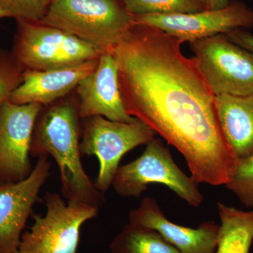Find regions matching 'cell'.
<instances>
[{"instance_id":"obj_1","label":"cell","mask_w":253,"mask_h":253,"mask_svg":"<svg viewBox=\"0 0 253 253\" xmlns=\"http://www.w3.org/2000/svg\"><path fill=\"white\" fill-rule=\"evenodd\" d=\"M184 42L135 24L112 53L125 109L172 145L198 184L225 186L238 160L221 129L215 95Z\"/></svg>"},{"instance_id":"obj_2","label":"cell","mask_w":253,"mask_h":253,"mask_svg":"<svg viewBox=\"0 0 253 253\" xmlns=\"http://www.w3.org/2000/svg\"><path fill=\"white\" fill-rule=\"evenodd\" d=\"M78 105L62 101L41 111L32 139L31 155L51 156L59 168L61 194L68 201L101 208L104 194L86 174L80 149L81 126Z\"/></svg>"},{"instance_id":"obj_3","label":"cell","mask_w":253,"mask_h":253,"mask_svg":"<svg viewBox=\"0 0 253 253\" xmlns=\"http://www.w3.org/2000/svg\"><path fill=\"white\" fill-rule=\"evenodd\" d=\"M40 23L66 32L104 54L112 52L135 20L123 0H53Z\"/></svg>"},{"instance_id":"obj_4","label":"cell","mask_w":253,"mask_h":253,"mask_svg":"<svg viewBox=\"0 0 253 253\" xmlns=\"http://www.w3.org/2000/svg\"><path fill=\"white\" fill-rule=\"evenodd\" d=\"M150 184L167 186L193 207L204 204L197 183L178 167L168 148L156 138L146 144L139 157L119 166L111 186L122 197L137 199Z\"/></svg>"},{"instance_id":"obj_5","label":"cell","mask_w":253,"mask_h":253,"mask_svg":"<svg viewBox=\"0 0 253 253\" xmlns=\"http://www.w3.org/2000/svg\"><path fill=\"white\" fill-rule=\"evenodd\" d=\"M13 57L23 68L46 71L99 59L100 50L76 37L40 22L17 21Z\"/></svg>"},{"instance_id":"obj_6","label":"cell","mask_w":253,"mask_h":253,"mask_svg":"<svg viewBox=\"0 0 253 253\" xmlns=\"http://www.w3.org/2000/svg\"><path fill=\"white\" fill-rule=\"evenodd\" d=\"M46 212L34 214V223L21 236L16 253H77L82 226L97 217L99 208L66 202L57 193L44 196Z\"/></svg>"},{"instance_id":"obj_7","label":"cell","mask_w":253,"mask_h":253,"mask_svg":"<svg viewBox=\"0 0 253 253\" xmlns=\"http://www.w3.org/2000/svg\"><path fill=\"white\" fill-rule=\"evenodd\" d=\"M80 149L82 156H94L99 161L96 189L105 194L124 155L154 139L156 133L139 119L131 123L110 121L102 116L84 119Z\"/></svg>"},{"instance_id":"obj_8","label":"cell","mask_w":253,"mask_h":253,"mask_svg":"<svg viewBox=\"0 0 253 253\" xmlns=\"http://www.w3.org/2000/svg\"><path fill=\"white\" fill-rule=\"evenodd\" d=\"M201 72L215 96L253 94V54L226 35L190 43Z\"/></svg>"},{"instance_id":"obj_9","label":"cell","mask_w":253,"mask_h":253,"mask_svg":"<svg viewBox=\"0 0 253 253\" xmlns=\"http://www.w3.org/2000/svg\"><path fill=\"white\" fill-rule=\"evenodd\" d=\"M134 20L135 24L158 28L184 43H191L237 29L253 28V9L235 0L219 9L187 14L141 15L134 16Z\"/></svg>"},{"instance_id":"obj_10","label":"cell","mask_w":253,"mask_h":253,"mask_svg":"<svg viewBox=\"0 0 253 253\" xmlns=\"http://www.w3.org/2000/svg\"><path fill=\"white\" fill-rule=\"evenodd\" d=\"M42 109L9 101L0 109V182H18L31 174L32 139Z\"/></svg>"},{"instance_id":"obj_11","label":"cell","mask_w":253,"mask_h":253,"mask_svg":"<svg viewBox=\"0 0 253 253\" xmlns=\"http://www.w3.org/2000/svg\"><path fill=\"white\" fill-rule=\"evenodd\" d=\"M49 156L38 158L24 180L0 182V253H16L23 229L51 170Z\"/></svg>"},{"instance_id":"obj_12","label":"cell","mask_w":253,"mask_h":253,"mask_svg":"<svg viewBox=\"0 0 253 253\" xmlns=\"http://www.w3.org/2000/svg\"><path fill=\"white\" fill-rule=\"evenodd\" d=\"M76 89L80 99V118L102 116L121 123L135 121L136 118L129 116L125 109L118 81L117 63L112 52L101 54L96 69L84 78Z\"/></svg>"},{"instance_id":"obj_13","label":"cell","mask_w":253,"mask_h":253,"mask_svg":"<svg viewBox=\"0 0 253 253\" xmlns=\"http://www.w3.org/2000/svg\"><path fill=\"white\" fill-rule=\"evenodd\" d=\"M129 223L157 231L182 253H215L219 226L206 221L196 229L173 223L166 217L161 206L146 196L129 213Z\"/></svg>"},{"instance_id":"obj_14","label":"cell","mask_w":253,"mask_h":253,"mask_svg":"<svg viewBox=\"0 0 253 253\" xmlns=\"http://www.w3.org/2000/svg\"><path fill=\"white\" fill-rule=\"evenodd\" d=\"M99 59L70 67L46 71H23L22 81L9 96V102L18 105L48 106L77 87L96 69Z\"/></svg>"},{"instance_id":"obj_15","label":"cell","mask_w":253,"mask_h":253,"mask_svg":"<svg viewBox=\"0 0 253 253\" xmlns=\"http://www.w3.org/2000/svg\"><path fill=\"white\" fill-rule=\"evenodd\" d=\"M221 129L239 158L253 155V94L215 96Z\"/></svg>"},{"instance_id":"obj_16","label":"cell","mask_w":253,"mask_h":253,"mask_svg":"<svg viewBox=\"0 0 253 253\" xmlns=\"http://www.w3.org/2000/svg\"><path fill=\"white\" fill-rule=\"evenodd\" d=\"M221 224L215 253H249L253 241V211L218 203Z\"/></svg>"},{"instance_id":"obj_17","label":"cell","mask_w":253,"mask_h":253,"mask_svg":"<svg viewBox=\"0 0 253 253\" xmlns=\"http://www.w3.org/2000/svg\"><path fill=\"white\" fill-rule=\"evenodd\" d=\"M112 253H182L159 233L135 224H126L109 246Z\"/></svg>"},{"instance_id":"obj_18","label":"cell","mask_w":253,"mask_h":253,"mask_svg":"<svg viewBox=\"0 0 253 253\" xmlns=\"http://www.w3.org/2000/svg\"><path fill=\"white\" fill-rule=\"evenodd\" d=\"M134 16L146 14H187L206 9L205 0H123Z\"/></svg>"},{"instance_id":"obj_19","label":"cell","mask_w":253,"mask_h":253,"mask_svg":"<svg viewBox=\"0 0 253 253\" xmlns=\"http://www.w3.org/2000/svg\"><path fill=\"white\" fill-rule=\"evenodd\" d=\"M225 186L241 204L253 208V155L238 160L235 172Z\"/></svg>"},{"instance_id":"obj_20","label":"cell","mask_w":253,"mask_h":253,"mask_svg":"<svg viewBox=\"0 0 253 253\" xmlns=\"http://www.w3.org/2000/svg\"><path fill=\"white\" fill-rule=\"evenodd\" d=\"M48 6L44 0H0V6L16 21L40 22Z\"/></svg>"},{"instance_id":"obj_21","label":"cell","mask_w":253,"mask_h":253,"mask_svg":"<svg viewBox=\"0 0 253 253\" xmlns=\"http://www.w3.org/2000/svg\"><path fill=\"white\" fill-rule=\"evenodd\" d=\"M23 71L13 56L0 51V109L21 83Z\"/></svg>"},{"instance_id":"obj_22","label":"cell","mask_w":253,"mask_h":253,"mask_svg":"<svg viewBox=\"0 0 253 253\" xmlns=\"http://www.w3.org/2000/svg\"><path fill=\"white\" fill-rule=\"evenodd\" d=\"M226 36L231 42L253 54V35L247 30H235Z\"/></svg>"},{"instance_id":"obj_23","label":"cell","mask_w":253,"mask_h":253,"mask_svg":"<svg viewBox=\"0 0 253 253\" xmlns=\"http://www.w3.org/2000/svg\"><path fill=\"white\" fill-rule=\"evenodd\" d=\"M206 4V9L214 10L226 7L230 4L231 0H205Z\"/></svg>"},{"instance_id":"obj_24","label":"cell","mask_w":253,"mask_h":253,"mask_svg":"<svg viewBox=\"0 0 253 253\" xmlns=\"http://www.w3.org/2000/svg\"><path fill=\"white\" fill-rule=\"evenodd\" d=\"M11 17L9 13L7 11H5L4 9H3L0 6V20L2 19V18Z\"/></svg>"},{"instance_id":"obj_25","label":"cell","mask_w":253,"mask_h":253,"mask_svg":"<svg viewBox=\"0 0 253 253\" xmlns=\"http://www.w3.org/2000/svg\"><path fill=\"white\" fill-rule=\"evenodd\" d=\"M44 1H46V2L47 3H49L51 2V1H53V0H44Z\"/></svg>"}]
</instances>
